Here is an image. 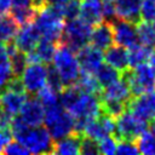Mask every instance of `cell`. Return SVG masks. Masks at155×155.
<instances>
[{
  "label": "cell",
  "mask_w": 155,
  "mask_h": 155,
  "mask_svg": "<svg viewBox=\"0 0 155 155\" xmlns=\"http://www.w3.org/2000/svg\"><path fill=\"white\" fill-rule=\"evenodd\" d=\"M101 102H120L127 104L132 97L130 86L124 76H121L115 82L105 86L101 91Z\"/></svg>",
  "instance_id": "cell-15"
},
{
  "label": "cell",
  "mask_w": 155,
  "mask_h": 155,
  "mask_svg": "<svg viewBox=\"0 0 155 155\" xmlns=\"http://www.w3.org/2000/svg\"><path fill=\"white\" fill-rule=\"evenodd\" d=\"M137 148L140 154L144 155H155V134L147 130L137 138Z\"/></svg>",
  "instance_id": "cell-30"
},
{
  "label": "cell",
  "mask_w": 155,
  "mask_h": 155,
  "mask_svg": "<svg viewBox=\"0 0 155 155\" xmlns=\"http://www.w3.org/2000/svg\"><path fill=\"white\" fill-rule=\"evenodd\" d=\"M116 154L119 155H137L139 154L137 144L133 139H120L116 147Z\"/></svg>",
  "instance_id": "cell-34"
},
{
  "label": "cell",
  "mask_w": 155,
  "mask_h": 155,
  "mask_svg": "<svg viewBox=\"0 0 155 155\" xmlns=\"http://www.w3.org/2000/svg\"><path fill=\"white\" fill-rule=\"evenodd\" d=\"M148 130V121L133 114L131 110L121 113L115 119V133L119 139H137Z\"/></svg>",
  "instance_id": "cell-8"
},
{
  "label": "cell",
  "mask_w": 155,
  "mask_h": 155,
  "mask_svg": "<svg viewBox=\"0 0 155 155\" xmlns=\"http://www.w3.org/2000/svg\"><path fill=\"white\" fill-rule=\"evenodd\" d=\"M68 111L75 120V131L81 133L84 126L102 113L101 99L97 94L81 92Z\"/></svg>",
  "instance_id": "cell-5"
},
{
  "label": "cell",
  "mask_w": 155,
  "mask_h": 155,
  "mask_svg": "<svg viewBox=\"0 0 155 155\" xmlns=\"http://www.w3.org/2000/svg\"><path fill=\"white\" fill-rule=\"evenodd\" d=\"M103 53L105 63L114 67L121 73H125L130 65H128V57H127V48L120 46V45H111Z\"/></svg>",
  "instance_id": "cell-23"
},
{
  "label": "cell",
  "mask_w": 155,
  "mask_h": 155,
  "mask_svg": "<svg viewBox=\"0 0 155 155\" xmlns=\"http://www.w3.org/2000/svg\"><path fill=\"white\" fill-rule=\"evenodd\" d=\"M115 7V17L137 23L140 19L142 0H113Z\"/></svg>",
  "instance_id": "cell-20"
},
{
  "label": "cell",
  "mask_w": 155,
  "mask_h": 155,
  "mask_svg": "<svg viewBox=\"0 0 155 155\" xmlns=\"http://www.w3.org/2000/svg\"><path fill=\"white\" fill-rule=\"evenodd\" d=\"M111 27H113L114 42L116 45H120L125 48H128L130 46L138 42L137 29H136L134 22L116 18L111 22Z\"/></svg>",
  "instance_id": "cell-13"
},
{
  "label": "cell",
  "mask_w": 155,
  "mask_h": 155,
  "mask_svg": "<svg viewBox=\"0 0 155 155\" xmlns=\"http://www.w3.org/2000/svg\"><path fill=\"white\" fill-rule=\"evenodd\" d=\"M42 124L45 125L53 140H57L75 132L74 117L59 103L45 108V116Z\"/></svg>",
  "instance_id": "cell-4"
},
{
  "label": "cell",
  "mask_w": 155,
  "mask_h": 155,
  "mask_svg": "<svg viewBox=\"0 0 155 155\" xmlns=\"http://www.w3.org/2000/svg\"><path fill=\"white\" fill-rule=\"evenodd\" d=\"M75 85L79 87V90L81 92H85V93L99 94L102 91V86L99 85V82L96 79L93 73H87V71L81 70Z\"/></svg>",
  "instance_id": "cell-25"
},
{
  "label": "cell",
  "mask_w": 155,
  "mask_h": 155,
  "mask_svg": "<svg viewBox=\"0 0 155 155\" xmlns=\"http://www.w3.org/2000/svg\"><path fill=\"white\" fill-rule=\"evenodd\" d=\"M90 42L94 47L104 51L114 42V35H113V27L111 22L103 21L98 24H96L90 35Z\"/></svg>",
  "instance_id": "cell-19"
},
{
  "label": "cell",
  "mask_w": 155,
  "mask_h": 155,
  "mask_svg": "<svg viewBox=\"0 0 155 155\" xmlns=\"http://www.w3.org/2000/svg\"><path fill=\"white\" fill-rule=\"evenodd\" d=\"M27 98L28 97L25 94V91H21V90H16V88L5 86L0 94L2 111L11 116L18 115V113Z\"/></svg>",
  "instance_id": "cell-16"
},
{
  "label": "cell",
  "mask_w": 155,
  "mask_h": 155,
  "mask_svg": "<svg viewBox=\"0 0 155 155\" xmlns=\"http://www.w3.org/2000/svg\"><path fill=\"white\" fill-rule=\"evenodd\" d=\"M79 18L91 25H96L104 21L102 0H82L80 1Z\"/></svg>",
  "instance_id": "cell-21"
},
{
  "label": "cell",
  "mask_w": 155,
  "mask_h": 155,
  "mask_svg": "<svg viewBox=\"0 0 155 155\" xmlns=\"http://www.w3.org/2000/svg\"><path fill=\"white\" fill-rule=\"evenodd\" d=\"M34 24L36 25L41 38L54 41L57 44L61 42L64 27V18L52 6L45 4L39 7L34 17Z\"/></svg>",
  "instance_id": "cell-3"
},
{
  "label": "cell",
  "mask_w": 155,
  "mask_h": 155,
  "mask_svg": "<svg viewBox=\"0 0 155 155\" xmlns=\"http://www.w3.org/2000/svg\"><path fill=\"white\" fill-rule=\"evenodd\" d=\"M154 18H155V0H142L140 19L150 22Z\"/></svg>",
  "instance_id": "cell-37"
},
{
  "label": "cell",
  "mask_w": 155,
  "mask_h": 155,
  "mask_svg": "<svg viewBox=\"0 0 155 155\" xmlns=\"http://www.w3.org/2000/svg\"><path fill=\"white\" fill-rule=\"evenodd\" d=\"M70 0H46V4H48L50 6H52L54 10H57L59 13L63 10V7L69 2Z\"/></svg>",
  "instance_id": "cell-42"
},
{
  "label": "cell",
  "mask_w": 155,
  "mask_h": 155,
  "mask_svg": "<svg viewBox=\"0 0 155 155\" xmlns=\"http://www.w3.org/2000/svg\"><path fill=\"white\" fill-rule=\"evenodd\" d=\"M136 29H137L138 42L147 47L154 48L155 47V30L151 23L148 21L139 19L136 24Z\"/></svg>",
  "instance_id": "cell-27"
},
{
  "label": "cell",
  "mask_w": 155,
  "mask_h": 155,
  "mask_svg": "<svg viewBox=\"0 0 155 155\" xmlns=\"http://www.w3.org/2000/svg\"><path fill=\"white\" fill-rule=\"evenodd\" d=\"M17 116L27 126H40L44 122L45 107L38 97L27 98Z\"/></svg>",
  "instance_id": "cell-14"
},
{
  "label": "cell",
  "mask_w": 155,
  "mask_h": 155,
  "mask_svg": "<svg viewBox=\"0 0 155 155\" xmlns=\"http://www.w3.org/2000/svg\"><path fill=\"white\" fill-rule=\"evenodd\" d=\"M51 62L52 67L61 76L64 86L76 82L81 69L76 52L74 50L63 42H58Z\"/></svg>",
  "instance_id": "cell-2"
},
{
  "label": "cell",
  "mask_w": 155,
  "mask_h": 155,
  "mask_svg": "<svg viewBox=\"0 0 155 155\" xmlns=\"http://www.w3.org/2000/svg\"><path fill=\"white\" fill-rule=\"evenodd\" d=\"M122 76L126 79L132 96L155 90V69L147 62L131 68V70L127 69Z\"/></svg>",
  "instance_id": "cell-6"
},
{
  "label": "cell",
  "mask_w": 155,
  "mask_h": 155,
  "mask_svg": "<svg viewBox=\"0 0 155 155\" xmlns=\"http://www.w3.org/2000/svg\"><path fill=\"white\" fill-rule=\"evenodd\" d=\"M94 76L98 80L99 85L102 87H105L113 82H115L116 80H119L122 76V73L119 71L117 69H115L114 67L109 65L108 63H102L98 69L94 71Z\"/></svg>",
  "instance_id": "cell-28"
},
{
  "label": "cell",
  "mask_w": 155,
  "mask_h": 155,
  "mask_svg": "<svg viewBox=\"0 0 155 155\" xmlns=\"http://www.w3.org/2000/svg\"><path fill=\"white\" fill-rule=\"evenodd\" d=\"M51 88L56 90L57 92H61V90L64 87V84L61 79V76L58 75V73L54 70L53 67L48 68V75H47V84Z\"/></svg>",
  "instance_id": "cell-39"
},
{
  "label": "cell",
  "mask_w": 155,
  "mask_h": 155,
  "mask_svg": "<svg viewBox=\"0 0 155 155\" xmlns=\"http://www.w3.org/2000/svg\"><path fill=\"white\" fill-rule=\"evenodd\" d=\"M10 16L13 18V21L18 24H25L29 22L34 21V17L36 15V8L35 7H21V8H10Z\"/></svg>",
  "instance_id": "cell-31"
},
{
  "label": "cell",
  "mask_w": 155,
  "mask_h": 155,
  "mask_svg": "<svg viewBox=\"0 0 155 155\" xmlns=\"http://www.w3.org/2000/svg\"><path fill=\"white\" fill-rule=\"evenodd\" d=\"M2 153L7 154V155H27V154H29L28 150L18 140L7 142L2 148Z\"/></svg>",
  "instance_id": "cell-38"
},
{
  "label": "cell",
  "mask_w": 155,
  "mask_h": 155,
  "mask_svg": "<svg viewBox=\"0 0 155 155\" xmlns=\"http://www.w3.org/2000/svg\"><path fill=\"white\" fill-rule=\"evenodd\" d=\"M127 107L137 116L148 122L151 121L155 117V90L131 97Z\"/></svg>",
  "instance_id": "cell-11"
},
{
  "label": "cell",
  "mask_w": 155,
  "mask_h": 155,
  "mask_svg": "<svg viewBox=\"0 0 155 155\" xmlns=\"http://www.w3.org/2000/svg\"><path fill=\"white\" fill-rule=\"evenodd\" d=\"M18 29V24L11 16H0V42L11 44Z\"/></svg>",
  "instance_id": "cell-29"
},
{
  "label": "cell",
  "mask_w": 155,
  "mask_h": 155,
  "mask_svg": "<svg viewBox=\"0 0 155 155\" xmlns=\"http://www.w3.org/2000/svg\"><path fill=\"white\" fill-rule=\"evenodd\" d=\"M36 94H38V98L40 99V102L42 103V105L45 108L59 103V101H58L59 92H57L56 90L51 88L48 85H45Z\"/></svg>",
  "instance_id": "cell-32"
},
{
  "label": "cell",
  "mask_w": 155,
  "mask_h": 155,
  "mask_svg": "<svg viewBox=\"0 0 155 155\" xmlns=\"http://www.w3.org/2000/svg\"><path fill=\"white\" fill-rule=\"evenodd\" d=\"M76 56L79 59L80 69L82 71L87 73H93L98 69V67L103 63L104 57H103V51L94 47L93 45H85L81 47L79 51H76Z\"/></svg>",
  "instance_id": "cell-17"
},
{
  "label": "cell",
  "mask_w": 155,
  "mask_h": 155,
  "mask_svg": "<svg viewBox=\"0 0 155 155\" xmlns=\"http://www.w3.org/2000/svg\"><path fill=\"white\" fill-rule=\"evenodd\" d=\"M91 30L92 25L79 17L68 19L63 27L61 42L68 45L71 50L76 52L90 42Z\"/></svg>",
  "instance_id": "cell-7"
},
{
  "label": "cell",
  "mask_w": 155,
  "mask_h": 155,
  "mask_svg": "<svg viewBox=\"0 0 155 155\" xmlns=\"http://www.w3.org/2000/svg\"><path fill=\"white\" fill-rule=\"evenodd\" d=\"M40 39L41 36L36 25L34 24V22H29L22 24L21 28L17 29V33L12 41H13V46L18 51L23 53H28L29 51L35 48Z\"/></svg>",
  "instance_id": "cell-12"
},
{
  "label": "cell",
  "mask_w": 155,
  "mask_h": 155,
  "mask_svg": "<svg viewBox=\"0 0 155 155\" xmlns=\"http://www.w3.org/2000/svg\"><path fill=\"white\" fill-rule=\"evenodd\" d=\"M150 23H151V25H153V28H154V30H155V18H154L153 21H150Z\"/></svg>",
  "instance_id": "cell-45"
},
{
  "label": "cell",
  "mask_w": 155,
  "mask_h": 155,
  "mask_svg": "<svg viewBox=\"0 0 155 155\" xmlns=\"http://www.w3.org/2000/svg\"><path fill=\"white\" fill-rule=\"evenodd\" d=\"M12 137L22 143L29 154H52L53 139L46 127L40 126H27L17 115L13 116L11 127Z\"/></svg>",
  "instance_id": "cell-1"
},
{
  "label": "cell",
  "mask_w": 155,
  "mask_h": 155,
  "mask_svg": "<svg viewBox=\"0 0 155 155\" xmlns=\"http://www.w3.org/2000/svg\"><path fill=\"white\" fill-rule=\"evenodd\" d=\"M102 6H103V16L104 21L113 22L115 17V7L113 0H102Z\"/></svg>",
  "instance_id": "cell-40"
},
{
  "label": "cell",
  "mask_w": 155,
  "mask_h": 155,
  "mask_svg": "<svg viewBox=\"0 0 155 155\" xmlns=\"http://www.w3.org/2000/svg\"><path fill=\"white\" fill-rule=\"evenodd\" d=\"M10 4H11V7L13 8L34 7V0H10Z\"/></svg>",
  "instance_id": "cell-41"
},
{
  "label": "cell",
  "mask_w": 155,
  "mask_h": 155,
  "mask_svg": "<svg viewBox=\"0 0 155 155\" xmlns=\"http://www.w3.org/2000/svg\"><path fill=\"white\" fill-rule=\"evenodd\" d=\"M81 134L99 140L107 136L115 134V119L105 113H101L97 117L90 120L82 128Z\"/></svg>",
  "instance_id": "cell-10"
},
{
  "label": "cell",
  "mask_w": 155,
  "mask_h": 155,
  "mask_svg": "<svg viewBox=\"0 0 155 155\" xmlns=\"http://www.w3.org/2000/svg\"><path fill=\"white\" fill-rule=\"evenodd\" d=\"M150 131L155 134V117L151 120V122H150Z\"/></svg>",
  "instance_id": "cell-44"
},
{
  "label": "cell",
  "mask_w": 155,
  "mask_h": 155,
  "mask_svg": "<svg viewBox=\"0 0 155 155\" xmlns=\"http://www.w3.org/2000/svg\"><path fill=\"white\" fill-rule=\"evenodd\" d=\"M80 154H82V155H97V154H99L97 140L88 138L86 136H81Z\"/></svg>",
  "instance_id": "cell-35"
},
{
  "label": "cell",
  "mask_w": 155,
  "mask_h": 155,
  "mask_svg": "<svg viewBox=\"0 0 155 155\" xmlns=\"http://www.w3.org/2000/svg\"><path fill=\"white\" fill-rule=\"evenodd\" d=\"M2 113V108H1V102H0V114Z\"/></svg>",
  "instance_id": "cell-46"
},
{
  "label": "cell",
  "mask_w": 155,
  "mask_h": 155,
  "mask_svg": "<svg viewBox=\"0 0 155 155\" xmlns=\"http://www.w3.org/2000/svg\"><path fill=\"white\" fill-rule=\"evenodd\" d=\"M57 45L58 44L54 41H51L44 38L40 39L35 48L25 53L27 62L28 63H44V64L51 63L53 54L56 52Z\"/></svg>",
  "instance_id": "cell-18"
},
{
  "label": "cell",
  "mask_w": 155,
  "mask_h": 155,
  "mask_svg": "<svg viewBox=\"0 0 155 155\" xmlns=\"http://www.w3.org/2000/svg\"><path fill=\"white\" fill-rule=\"evenodd\" d=\"M153 48L147 47L139 42L130 46L127 48V57H128V65L130 68H133L138 64L145 63L149 59V56L151 53Z\"/></svg>",
  "instance_id": "cell-26"
},
{
  "label": "cell",
  "mask_w": 155,
  "mask_h": 155,
  "mask_svg": "<svg viewBox=\"0 0 155 155\" xmlns=\"http://www.w3.org/2000/svg\"><path fill=\"white\" fill-rule=\"evenodd\" d=\"M79 11H80V0H70L61 11V15L65 21H68L79 17Z\"/></svg>",
  "instance_id": "cell-36"
},
{
  "label": "cell",
  "mask_w": 155,
  "mask_h": 155,
  "mask_svg": "<svg viewBox=\"0 0 155 155\" xmlns=\"http://www.w3.org/2000/svg\"><path fill=\"white\" fill-rule=\"evenodd\" d=\"M80 142H81V133L75 131L63 138L54 140L53 148H52V154L78 155V154H80Z\"/></svg>",
  "instance_id": "cell-22"
},
{
  "label": "cell",
  "mask_w": 155,
  "mask_h": 155,
  "mask_svg": "<svg viewBox=\"0 0 155 155\" xmlns=\"http://www.w3.org/2000/svg\"><path fill=\"white\" fill-rule=\"evenodd\" d=\"M48 67L44 63H28L19 75L23 88L29 94H36L47 84Z\"/></svg>",
  "instance_id": "cell-9"
},
{
  "label": "cell",
  "mask_w": 155,
  "mask_h": 155,
  "mask_svg": "<svg viewBox=\"0 0 155 155\" xmlns=\"http://www.w3.org/2000/svg\"><path fill=\"white\" fill-rule=\"evenodd\" d=\"M148 62H149V64L155 69V51H151V53H150V56H149Z\"/></svg>",
  "instance_id": "cell-43"
},
{
  "label": "cell",
  "mask_w": 155,
  "mask_h": 155,
  "mask_svg": "<svg viewBox=\"0 0 155 155\" xmlns=\"http://www.w3.org/2000/svg\"><path fill=\"white\" fill-rule=\"evenodd\" d=\"M98 144V151L103 155H114L116 154V147H117V139L113 136H107L99 140H97Z\"/></svg>",
  "instance_id": "cell-33"
},
{
  "label": "cell",
  "mask_w": 155,
  "mask_h": 155,
  "mask_svg": "<svg viewBox=\"0 0 155 155\" xmlns=\"http://www.w3.org/2000/svg\"><path fill=\"white\" fill-rule=\"evenodd\" d=\"M13 76L15 75L10 62L8 44L0 42V90L4 88Z\"/></svg>",
  "instance_id": "cell-24"
}]
</instances>
